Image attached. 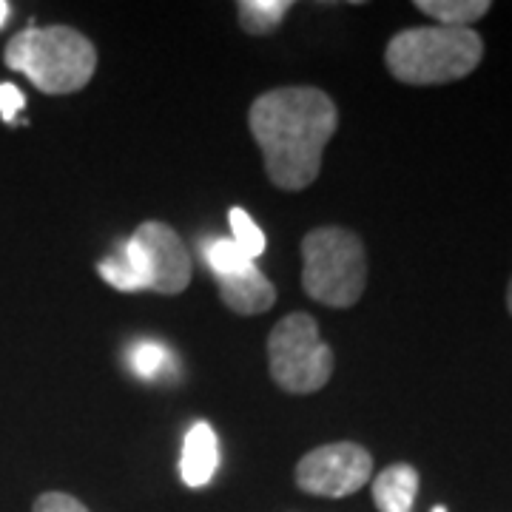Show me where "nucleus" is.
Returning a JSON list of instances; mask_svg holds the SVG:
<instances>
[{"instance_id":"obj_19","label":"nucleus","mask_w":512,"mask_h":512,"mask_svg":"<svg viewBox=\"0 0 512 512\" xmlns=\"http://www.w3.org/2000/svg\"><path fill=\"white\" fill-rule=\"evenodd\" d=\"M507 308H510V316H512V279H510V288H507Z\"/></svg>"},{"instance_id":"obj_9","label":"nucleus","mask_w":512,"mask_h":512,"mask_svg":"<svg viewBox=\"0 0 512 512\" xmlns=\"http://www.w3.org/2000/svg\"><path fill=\"white\" fill-rule=\"evenodd\" d=\"M217 464H220L217 433H214V427L208 421H197L185 436L180 476L191 490H200L205 484H211V478L217 473Z\"/></svg>"},{"instance_id":"obj_12","label":"nucleus","mask_w":512,"mask_h":512,"mask_svg":"<svg viewBox=\"0 0 512 512\" xmlns=\"http://www.w3.org/2000/svg\"><path fill=\"white\" fill-rule=\"evenodd\" d=\"M291 9V0H239V26L248 35H271Z\"/></svg>"},{"instance_id":"obj_4","label":"nucleus","mask_w":512,"mask_h":512,"mask_svg":"<svg viewBox=\"0 0 512 512\" xmlns=\"http://www.w3.org/2000/svg\"><path fill=\"white\" fill-rule=\"evenodd\" d=\"M6 66L26 74L43 94L80 92L97 69V49L86 35L69 26H29L9 40Z\"/></svg>"},{"instance_id":"obj_11","label":"nucleus","mask_w":512,"mask_h":512,"mask_svg":"<svg viewBox=\"0 0 512 512\" xmlns=\"http://www.w3.org/2000/svg\"><path fill=\"white\" fill-rule=\"evenodd\" d=\"M416 9L439 20V26L470 29V23H476L490 12V3L487 0H419Z\"/></svg>"},{"instance_id":"obj_10","label":"nucleus","mask_w":512,"mask_h":512,"mask_svg":"<svg viewBox=\"0 0 512 512\" xmlns=\"http://www.w3.org/2000/svg\"><path fill=\"white\" fill-rule=\"evenodd\" d=\"M419 493V473L410 464H390L373 481V501L379 512H413Z\"/></svg>"},{"instance_id":"obj_1","label":"nucleus","mask_w":512,"mask_h":512,"mask_svg":"<svg viewBox=\"0 0 512 512\" xmlns=\"http://www.w3.org/2000/svg\"><path fill=\"white\" fill-rule=\"evenodd\" d=\"M248 126L262 148L268 180L282 191H302L319 177L339 111L322 89L285 86L256 97Z\"/></svg>"},{"instance_id":"obj_17","label":"nucleus","mask_w":512,"mask_h":512,"mask_svg":"<svg viewBox=\"0 0 512 512\" xmlns=\"http://www.w3.org/2000/svg\"><path fill=\"white\" fill-rule=\"evenodd\" d=\"M26 106V97L15 83H0V117L6 123H15L18 111Z\"/></svg>"},{"instance_id":"obj_13","label":"nucleus","mask_w":512,"mask_h":512,"mask_svg":"<svg viewBox=\"0 0 512 512\" xmlns=\"http://www.w3.org/2000/svg\"><path fill=\"white\" fill-rule=\"evenodd\" d=\"M202 254H205V262H208V271L214 276L234 274V271H242L245 265L254 262V259L245 254L231 237L205 242V245H202Z\"/></svg>"},{"instance_id":"obj_7","label":"nucleus","mask_w":512,"mask_h":512,"mask_svg":"<svg viewBox=\"0 0 512 512\" xmlns=\"http://www.w3.org/2000/svg\"><path fill=\"white\" fill-rule=\"evenodd\" d=\"M373 476V456L362 444L336 441L316 447L296 464L299 490L325 498H345L359 493Z\"/></svg>"},{"instance_id":"obj_5","label":"nucleus","mask_w":512,"mask_h":512,"mask_svg":"<svg viewBox=\"0 0 512 512\" xmlns=\"http://www.w3.org/2000/svg\"><path fill=\"white\" fill-rule=\"evenodd\" d=\"M302 285L328 308H353L367 285L362 239L345 228H316L302 239Z\"/></svg>"},{"instance_id":"obj_6","label":"nucleus","mask_w":512,"mask_h":512,"mask_svg":"<svg viewBox=\"0 0 512 512\" xmlns=\"http://www.w3.org/2000/svg\"><path fill=\"white\" fill-rule=\"evenodd\" d=\"M271 379L293 396L322 390L333 376V350L319 339L311 313L285 316L268 336Z\"/></svg>"},{"instance_id":"obj_18","label":"nucleus","mask_w":512,"mask_h":512,"mask_svg":"<svg viewBox=\"0 0 512 512\" xmlns=\"http://www.w3.org/2000/svg\"><path fill=\"white\" fill-rule=\"evenodd\" d=\"M9 12H12V6H9L6 0H0V29L6 26V20H9Z\"/></svg>"},{"instance_id":"obj_8","label":"nucleus","mask_w":512,"mask_h":512,"mask_svg":"<svg viewBox=\"0 0 512 512\" xmlns=\"http://www.w3.org/2000/svg\"><path fill=\"white\" fill-rule=\"evenodd\" d=\"M214 279H217L222 302L239 316H254V313H265L268 308H274V285H271L268 276L256 268V262L245 265L242 271L214 276Z\"/></svg>"},{"instance_id":"obj_3","label":"nucleus","mask_w":512,"mask_h":512,"mask_svg":"<svg viewBox=\"0 0 512 512\" xmlns=\"http://www.w3.org/2000/svg\"><path fill=\"white\" fill-rule=\"evenodd\" d=\"M481 57L484 43L473 29L419 26L393 35L384 52V63L399 83L444 86L476 72Z\"/></svg>"},{"instance_id":"obj_20","label":"nucleus","mask_w":512,"mask_h":512,"mask_svg":"<svg viewBox=\"0 0 512 512\" xmlns=\"http://www.w3.org/2000/svg\"><path fill=\"white\" fill-rule=\"evenodd\" d=\"M433 512H447V507H433Z\"/></svg>"},{"instance_id":"obj_15","label":"nucleus","mask_w":512,"mask_h":512,"mask_svg":"<svg viewBox=\"0 0 512 512\" xmlns=\"http://www.w3.org/2000/svg\"><path fill=\"white\" fill-rule=\"evenodd\" d=\"M228 222H231V239L256 262V256L265 251V234H262V228L248 217L245 208H231L228 211Z\"/></svg>"},{"instance_id":"obj_2","label":"nucleus","mask_w":512,"mask_h":512,"mask_svg":"<svg viewBox=\"0 0 512 512\" xmlns=\"http://www.w3.org/2000/svg\"><path fill=\"white\" fill-rule=\"evenodd\" d=\"M114 291H154L177 296L191 282V256L180 234L165 222H143L131 239L100 262Z\"/></svg>"},{"instance_id":"obj_16","label":"nucleus","mask_w":512,"mask_h":512,"mask_svg":"<svg viewBox=\"0 0 512 512\" xmlns=\"http://www.w3.org/2000/svg\"><path fill=\"white\" fill-rule=\"evenodd\" d=\"M32 512H92L83 501L69 493H43L35 501Z\"/></svg>"},{"instance_id":"obj_14","label":"nucleus","mask_w":512,"mask_h":512,"mask_svg":"<svg viewBox=\"0 0 512 512\" xmlns=\"http://www.w3.org/2000/svg\"><path fill=\"white\" fill-rule=\"evenodd\" d=\"M168 362H171L168 348H163L160 342H151V339H143L128 350V365L140 379H157L163 370H168Z\"/></svg>"}]
</instances>
